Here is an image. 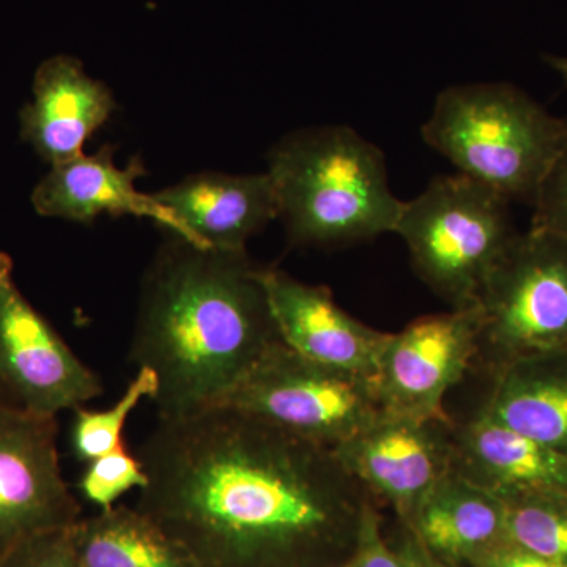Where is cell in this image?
Masks as SVG:
<instances>
[{"instance_id": "cell-1", "label": "cell", "mask_w": 567, "mask_h": 567, "mask_svg": "<svg viewBox=\"0 0 567 567\" xmlns=\"http://www.w3.org/2000/svg\"><path fill=\"white\" fill-rule=\"evenodd\" d=\"M137 457L134 507L194 567H344L372 502L330 447L226 405L158 417Z\"/></svg>"}, {"instance_id": "cell-2", "label": "cell", "mask_w": 567, "mask_h": 567, "mask_svg": "<svg viewBox=\"0 0 567 567\" xmlns=\"http://www.w3.org/2000/svg\"><path fill=\"white\" fill-rule=\"evenodd\" d=\"M262 268L246 249L203 248L174 237L142 284L130 349L158 380V417L221 404L279 344Z\"/></svg>"}, {"instance_id": "cell-3", "label": "cell", "mask_w": 567, "mask_h": 567, "mask_svg": "<svg viewBox=\"0 0 567 567\" xmlns=\"http://www.w3.org/2000/svg\"><path fill=\"white\" fill-rule=\"evenodd\" d=\"M267 173L287 237L298 246L352 245L394 234L405 204L391 192L382 151L346 125L284 137Z\"/></svg>"}, {"instance_id": "cell-4", "label": "cell", "mask_w": 567, "mask_h": 567, "mask_svg": "<svg viewBox=\"0 0 567 567\" xmlns=\"http://www.w3.org/2000/svg\"><path fill=\"white\" fill-rule=\"evenodd\" d=\"M421 136L458 174L533 207L565 144L567 118L507 82L451 85L436 96Z\"/></svg>"}, {"instance_id": "cell-5", "label": "cell", "mask_w": 567, "mask_h": 567, "mask_svg": "<svg viewBox=\"0 0 567 567\" xmlns=\"http://www.w3.org/2000/svg\"><path fill=\"white\" fill-rule=\"evenodd\" d=\"M509 200L466 175L436 177L402 208L394 234L416 274L451 309L475 308L481 290L518 234Z\"/></svg>"}, {"instance_id": "cell-6", "label": "cell", "mask_w": 567, "mask_h": 567, "mask_svg": "<svg viewBox=\"0 0 567 567\" xmlns=\"http://www.w3.org/2000/svg\"><path fill=\"white\" fill-rule=\"evenodd\" d=\"M475 308V365L488 375L525 358L567 352V235L537 227L517 234Z\"/></svg>"}, {"instance_id": "cell-7", "label": "cell", "mask_w": 567, "mask_h": 567, "mask_svg": "<svg viewBox=\"0 0 567 567\" xmlns=\"http://www.w3.org/2000/svg\"><path fill=\"white\" fill-rule=\"evenodd\" d=\"M219 405L334 450L382 415L363 377L301 357L279 342Z\"/></svg>"}, {"instance_id": "cell-8", "label": "cell", "mask_w": 567, "mask_h": 567, "mask_svg": "<svg viewBox=\"0 0 567 567\" xmlns=\"http://www.w3.org/2000/svg\"><path fill=\"white\" fill-rule=\"evenodd\" d=\"M0 385L18 406L47 417L74 412L104 391L102 379L22 295L6 252H0Z\"/></svg>"}, {"instance_id": "cell-9", "label": "cell", "mask_w": 567, "mask_h": 567, "mask_svg": "<svg viewBox=\"0 0 567 567\" xmlns=\"http://www.w3.org/2000/svg\"><path fill=\"white\" fill-rule=\"evenodd\" d=\"M480 339L476 308L424 316L388 333L371 385L385 415L445 416L443 401L475 365Z\"/></svg>"}, {"instance_id": "cell-10", "label": "cell", "mask_w": 567, "mask_h": 567, "mask_svg": "<svg viewBox=\"0 0 567 567\" xmlns=\"http://www.w3.org/2000/svg\"><path fill=\"white\" fill-rule=\"evenodd\" d=\"M81 518L80 502L63 480L55 417L0 404V558Z\"/></svg>"}, {"instance_id": "cell-11", "label": "cell", "mask_w": 567, "mask_h": 567, "mask_svg": "<svg viewBox=\"0 0 567 567\" xmlns=\"http://www.w3.org/2000/svg\"><path fill=\"white\" fill-rule=\"evenodd\" d=\"M334 454L369 496L410 524L424 496L453 470V420H410L382 413Z\"/></svg>"}, {"instance_id": "cell-12", "label": "cell", "mask_w": 567, "mask_h": 567, "mask_svg": "<svg viewBox=\"0 0 567 567\" xmlns=\"http://www.w3.org/2000/svg\"><path fill=\"white\" fill-rule=\"evenodd\" d=\"M262 279L284 344L308 360L371 382L388 333L350 316L328 287L298 281L275 267H264Z\"/></svg>"}, {"instance_id": "cell-13", "label": "cell", "mask_w": 567, "mask_h": 567, "mask_svg": "<svg viewBox=\"0 0 567 567\" xmlns=\"http://www.w3.org/2000/svg\"><path fill=\"white\" fill-rule=\"evenodd\" d=\"M153 197L181 224L183 240L203 248L246 249L248 238L279 218L268 173L196 174Z\"/></svg>"}, {"instance_id": "cell-14", "label": "cell", "mask_w": 567, "mask_h": 567, "mask_svg": "<svg viewBox=\"0 0 567 567\" xmlns=\"http://www.w3.org/2000/svg\"><path fill=\"white\" fill-rule=\"evenodd\" d=\"M114 153V147L104 145L93 155L82 153L70 162L51 166L50 174L33 189V208L48 218L78 223H92L103 215L153 219L183 240L181 224L173 213L153 194L136 188L137 178L145 174L140 159L121 169Z\"/></svg>"}, {"instance_id": "cell-15", "label": "cell", "mask_w": 567, "mask_h": 567, "mask_svg": "<svg viewBox=\"0 0 567 567\" xmlns=\"http://www.w3.org/2000/svg\"><path fill=\"white\" fill-rule=\"evenodd\" d=\"M114 110L106 84L92 80L76 59L58 55L37 70L33 102L21 111V137L51 166L70 162Z\"/></svg>"}, {"instance_id": "cell-16", "label": "cell", "mask_w": 567, "mask_h": 567, "mask_svg": "<svg viewBox=\"0 0 567 567\" xmlns=\"http://www.w3.org/2000/svg\"><path fill=\"white\" fill-rule=\"evenodd\" d=\"M453 470L499 498L567 495V457L477 413L454 423Z\"/></svg>"}, {"instance_id": "cell-17", "label": "cell", "mask_w": 567, "mask_h": 567, "mask_svg": "<svg viewBox=\"0 0 567 567\" xmlns=\"http://www.w3.org/2000/svg\"><path fill=\"white\" fill-rule=\"evenodd\" d=\"M404 525L436 558L454 567H470L505 543L506 506L499 496L451 470Z\"/></svg>"}, {"instance_id": "cell-18", "label": "cell", "mask_w": 567, "mask_h": 567, "mask_svg": "<svg viewBox=\"0 0 567 567\" xmlns=\"http://www.w3.org/2000/svg\"><path fill=\"white\" fill-rule=\"evenodd\" d=\"M491 380L477 413L567 457V352L514 361Z\"/></svg>"}, {"instance_id": "cell-19", "label": "cell", "mask_w": 567, "mask_h": 567, "mask_svg": "<svg viewBox=\"0 0 567 567\" xmlns=\"http://www.w3.org/2000/svg\"><path fill=\"white\" fill-rule=\"evenodd\" d=\"M74 537L82 567H194L173 537L136 507L82 517Z\"/></svg>"}, {"instance_id": "cell-20", "label": "cell", "mask_w": 567, "mask_h": 567, "mask_svg": "<svg viewBox=\"0 0 567 567\" xmlns=\"http://www.w3.org/2000/svg\"><path fill=\"white\" fill-rule=\"evenodd\" d=\"M503 503L507 543L567 566V495H518Z\"/></svg>"}, {"instance_id": "cell-21", "label": "cell", "mask_w": 567, "mask_h": 567, "mask_svg": "<svg viewBox=\"0 0 567 567\" xmlns=\"http://www.w3.org/2000/svg\"><path fill=\"white\" fill-rule=\"evenodd\" d=\"M158 380L151 369H137V374L123 391L118 401L106 410H89L85 406L74 410L71 443L74 454L81 462L111 453L123 445V431L130 415L145 399L155 398Z\"/></svg>"}, {"instance_id": "cell-22", "label": "cell", "mask_w": 567, "mask_h": 567, "mask_svg": "<svg viewBox=\"0 0 567 567\" xmlns=\"http://www.w3.org/2000/svg\"><path fill=\"white\" fill-rule=\"evenodd\" d=\"M147 484L144 466L137 454L130 453L125 443L117 450L89 462L80 481L82 496L100 511L112 509L122 495Z\"/></svg>"}, {"instance_id": "cell-23", "label": "cell", "mask_w": 567, "mask_h": 567, "mask_svg": "<svg viewBox=\"0 0 567 567\" xmlns=\"http://www.w3.org/2000/svg\"><path fill=\"white\" fill-rule=\"evenodd\" d=\"M74 527L25 540L0 558V567H82Z\"/></svg>"}, {"instance_id": "cell-24", "label": "cell", "mask_w": 567, "mask_h": 567, "mask_svg": "<svg viewBox=\"0 0 567 567\" xmlns=\"http://www.w3.org/2000/svg\"><path fill=\"white\" fill-rule=\"evenodd\" d=\"M532 227L567 235V136L533 204Z\"/></svg>"}, {"instance_id": "cell-25", "label": "cell", "mask_w": 567, "mask_h": 567, "mask_svg": "<svg viewBox=\"0 0 567 567\" xmlns=\"http://www.w3.org/2000/svg\"><path fill=\"white\" fill-rule=\"evenodd\" d=\"M344 567H409L382 533V520L374 503L365 509L357 544Z\"/></svg>"}, {"instance_id": "cell-26", "label": "cell", "mask_w": 567, "mask_h": 567, "mask_svg": "<svg viewBox=\"0 0 567 567\" xmlns=\"http://www.w3.org/2000/svg\"><path fill=\"white\" fill-rule=\"evenodd\" d=\"M470 567H567L550 559L537 557L535 554L514 546V544H499L476 559Z\"/></svg>"}, {"instance_id": "cell-27", "label": "cell", "mask_w": 567, "mask_h": 567, "mask_svg": "<svg viewBox=\"0 0 567 567\" xmlns=\"http://www.w3.org/2000/svg\"><path fill=\"white\" fill-rule=\"evenodd\" d=\"M391 546H393L399 557L404 559L405 565L409 567H454L436 558L434 554H431V551L420 543L415 533L404 524H402L398 540L391 544Z\"/></svg>"}, {"instance_id": "cell-28", "label": "cell", "mask_w": 567, "mask_h": 567, "mask_svg": "<svg viewBox=\"0 0 567 567\" xmlns=\"http://www.w3.org/2000/svg\"><path fill=\"white\" fill-rule=\"evenodd\" d=\"M546 62L548 65L551 66L559 76H561V80L565 81V84L567 85V58H555V55H547Z\"/></svg>"}, {"instance_id": "cell-29", "label": "cell", "mask_w": 567, "mask_h": 567, "mask_svg": "<svg viewBox=\"0 0 567 567\" xmlns=\"http://www.w3.org/2000/svg\"><path fill=\"white\" fill-rule=\"evenodd\" d=\"M6 394V390H3V386L0 385V404H7Z\"/></svg>"}]
</instances>
